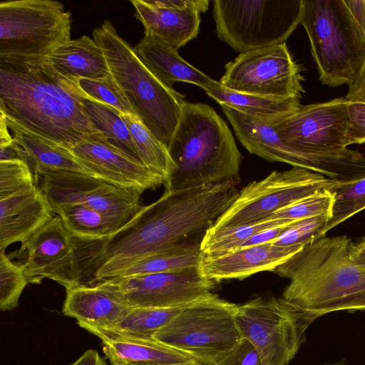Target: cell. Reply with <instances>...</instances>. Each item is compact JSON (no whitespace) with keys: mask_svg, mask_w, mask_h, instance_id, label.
Here are the masks:
<instances>
[{"mask_svg":"<svg viewBox=\"0 0 365 365\" xmlns=\"http://www.w3.org/2000/svg\"><path fill=\"white\" fill-rule=\"evenodd\" d=\"M135 143L140 161L161 175L164 185L170 178L173 162L168 150L135 115L120 114Z\"/></svg>","mask_w":365,"mask_h":365,"instance_id":"29","label":"cell"},{"mask_svg":"<svg viewBox=\"0 0 365 365\" xmlns=\"http://www.w3.org/2000/svg\"><path fill=\"white\" fill-rule=\"evenodd\" d=\"M225 68L220 83L231 91L299 99L304 92L302 68L293 59L286 43L240 53Z\"/></svg>","mask_w":365,"mask_h":365,"instance_id":"12","label":"cell"},{"mask_svg":"<svg viewBox=\"0 0 365 365\" xmlns=\"http://www.w3.org/2000/svg\"><path fill=\"white\" fill-rule=\"evenodd\" d=\"M111 365H118V364H111Z\"/></svg>","mask_w":365,"mask_h":365,"instance_id":"52","label":"cell"},{"mask_svg":"<svg viewBox=\"0 0 365 365\" xmlns=\"http://www.w3.org/2000/svg\"><path fill=\"white\" fill-rule=\"evenodd\" d=\"M29 283L20 264L0 252V309L11 310L19 305V298Z\"/></svg>","mask_w":365,"mask_h":365,"instance_id":"35","label":"cell"},{"mask_svg":"<svg viewBox=\"0 0 365 365\" xmlns=\"http://www.w3.org/2000/svg\"><path fill=\"white\" fill-rule=\"evenodd\" d=\"M4 116L9 128L13 131L14 140L21 148L24 162L34 175L36 183L38 177L48 173L68 171L89 175L68 149Z\"/></svg>","mask_w":365,"mask_h":365,"instance_id":"23","label":"cell"},{"mask_svg":"<svg viewBox=\"0 0 365 365\" xmlns=\"http://www.w3.org/2000/svg\"><path fill=\"white\" fill-rule=\"evenodd\" d=\"M71 365H107V363L96 350L88 349Z\"/></svg>","mask_w":365,"mask_h":365,"instance_id":"46","label":"cell"},{"mask_svg":"<svg viewBox=\"0 0 365 365\" xmlns=\"http://www.w3.org/2000/svg\"><path fill=\"white\" fill-rule=\"evenodd\" d=\"M213 363L215 365H262L255 348L245 339Z\"/></svg>","mask_w":365,"mask_h":365,"instance_id":"39","label":"cell"},{"mask_svg":"<svg viewBox=\"0 0 365 365\" xmlns=\"http://www.w3.org/2000/svg\"><path fill=\"white\" fill-rule=\"evenodd\" d=\"M334 195L331 215L318 240L328 231L365 209V178L351 182L334 181L329 190Z\"/></svg>","mask_w":365,"mask_h":365,"instance_id":"33","label":"cell"},{"mask_svg":"<svg viewBox=\"0 0 365 365\" xmlns=\"http://www.w3.org/2000/svg\"><path fill=\"white\" fill-rule=\"evenodd\" d=\"M239 182L165 190L158 200L143 206L130 222L106 238L95 283L113 278L137 262L205 232L235 200Z\"/></svg>","mask_w":365,"mask_h":365,"instance_id":"1","label":"cell"},{"mask_svg":"<svg viewBox=\"0 0 365 365\" xmlns=\"http://www.w3.org/2000/svg\"><path fill=\"white\" fill-rule=\"evenodd\" d=\"M302 0H215L218 38L240 53L286 43L300 24Z\"/></svg>","mask_w":365,"mask_h":365,"instance_id":"7","label":"cell"},{"mask_svg":"<svg viewBox=\"0 0 365 365\" xmlns=\"http://www.w3.org/2000/svg\"><path fill=\"white\" fill-rule=\"evenodd\" d=\"M97 283L111 289L131 307L169 308L187 305L207 295L216 282L205 277L197 266Z\"/></svg>","mask_w":365,"mask_h":365,"instance_id":"14","label":"cell"},{"mask_svg":"<svg viewBox=\"0 0 365 365\" xmlns=\"http://www.w3.org/2000/svg\"><path fill=\"white\" fill-rule=\"evenodd\" d=\"M71 13L52 0L0 3V58L47 57L71 40Z\"/></svg>","mask_w":365,"mask_h":365,"instance_id":"9","label":"cell"},{"mask_svg":"<svg viewBox=\"0 0 365 365\" xmlns=\"http://www.w3.org/2000/svg\"><path fill=\"white\" fill-rule=\"evenodd\" d=\"M305 245L279 246L270 242L239 247L218 256L202 255L199 268L205 277L215 282L243 279L258 272H272Z\"/></svg>","mask_w":365,"mask_h":365,"instance_id":"16","label":"cell"},{"mask_svg":"<svg viewBox=\"0 0 365 365\" xmlns=\"http://www.w3.org/2000/svg\"><path fill=\"white\" fill-rule=\"evenodd\" d=\"M315 319L311 314L275 297H258L238 305L236 317L242 338L255 348L262 365L288 364Z\"/></svg>","mask_w":365,"mask_h":365,"instance_id":"10","label":"cell"},{"mask_svg":"<svg viewBox=\"0 0 365 365\" xmlns=\"http://www.w3.org/2000/svg\"><path fill=\"white\" fill-rule=\"evenodd\" d=\"M359 243L362 244V245H365V237H364L360 242Z\"/></svg>","mask_w":365,"mask_h":365,"instance_id":"51","label":"cell"},{"mask_svg":"<svg viewBox=\"0 0 365 365\" xmlns=\"http://www.w3.org/2000/svg\"><path fill=\"white\" fill-rule=\"evenodd\" d=\"M300 24L319 81L331 87L354 83L365 64V34L344 0H302Z\"/></svg>","mask_w":365,"mask_h":365,"instance_id":"6","label":"cell"},{"mask_svg":"<svg viewBox=\"0 0 365 365\" xmlns=\"http://www.w3.org/2000/svg\"><path fill=\"white\" fill-rule=\"evenodd\" d=\"M165 365H215L213 362L193 358L189 361Z\"/></svg>","mask_w":365,"mask_h":365,"instance_id":"49","label":"cell"},{"mask_svg":"<svg viewBox=\"0 0 365 365\" xmlns=\"http://www.w3.org/2000/svg\"><path fill=\"white\" fill-rule=\"evenodd\" d=\"M135 16L150 32L178 50L197 37L200 18L195 9L177 10L156 5L152 0H131Z\"/></svg>","mask_w":365,"mask_h":365,"instance_id":"22","label":"cell"},{"mask_svg":"<svg viewBox=\"0 0 365 365\" xmlns=\"http://www.w3.org/2000/svg\"><path fill=\"white\" fill-rule=\"evenodd\" d=\"M348 237H323L306 245L272 272L289 279L281 298L317 319L339 301L365 291V269L350 259Z\"/></svg>","mask_w":365,"mask_h":365,"instance_id":"4","label":"cell"},{"mask_svg":"<svg viewBox=\"0 0 365 365\" xmlns=\"http://www.w3.org/2000/svg\"><path fill=\"white\" fill-rule=\"evenodd\" d=\"M349 99L301 105L294 113L272 124L282 141L302 152L334 153L347 149L350 127Z\"/></svg>","mask_w":365,"mask_h":365,"instance_id":"13","label":"cell"},{"mask_svg":"<svg viewBox=\"0 0 365 365\" xmlns=\"http://www.w3.org/2000/svg\"><path fill=\"white\" fill-rule=\"evenodd\" d=\"M36 186L34 175L22 160L0 161V200Z\"/></svg>","mask_w":365,"mask_h":365,"instance_id":"37","label":"cell"},{"mask_svg":"<svg viewBox=\"0 0 365 365\" xmlns=\"http://www.w3.org/2000/svg\"><path fill=\"white\" fill-rule=\"evenodd\" d=\"M110 72L135 115L168 148L178 125L185 96L161 82L106 19L93 31Z\"/></svg>","mask_w":365,"mask_h":365,"instance_id":"5","label":"cell"},{"mask_svg":"<svg viewBox=\"0 0 365 365\" xmlns=\"http://www.w3.org/2000/svg\"><path fill=\"white\" fill-rule=\"evenodd\" d=\"M101 339L104 354L111 364L165 365L183 363L193 359L154 337L127 335L107 329H85Z\"/></svg>","mask_w":365,"mask_h":365,"instance_id":"20","label":"cell"},{"mask_svg":"<svg viewBox=\"0 0 365 365\" xmlns=\"http://www.w3.org/2000/svg\"><path fill=\"white\" fill-rule=\"evenodd\" d=\"M345 97L349 100L365 101V64L357 79L349 86Z\"/></svg>","mask_w":365,"mask_h":365,"instance_id":"44","label":"cell"},{"mask_svg":"<svg viewBox=\"0 0 365 365\" xmlns=\"http://www.w3.org/2000/svg\"><path fill=\"white\" fill-rule=\"evenodd\" d=\"M78 84L87 98L106 103L122 114L135 115L131 106L111 73L103 78L79 79Z\"/></svg>","mask_w":365,"mask_h":365,"instance_id":"34","label":"cell"},{"mask_svg":"<svg viewBox=\"0 0 365 365\" xmlns=\"http://www.w3.org/2000/svg\"><path fill=\"white\" fill-rule=\"evenodd\" d=\"M141 194L138 190L118 187L96 178L84 192L81 204L101 214L113 234L142 209Z\"/></svg>","mask_w":365,"mask_h":365,"instance_id":"24","label":"cell"},{"mask_svg":"<svg viewBox=\"0 0 365 365\" xmlns=\"http://www.w3.org/2000/svg\"><path fill=\"white\" fill-rule=\"evenodd\" d=\"M205 93L220 106H226L268 123H273L294 113L301 106L299 98H277L241 93L229 90L221 84L217 88Z\"/></svg>","mask_w":365,"mask_h":365,"instance_id":"26","label":"cell"},{"mask_svg":"<svg viewBox=\"0 0 365 365\" xmlns=\"http://www.w3.org/2000/svg\"><path fill=\"white\" fill-rule=\"evenodd\" d=\"M334 194L328 190L317 191L274 213L269 219L300 220L317 216L331 217Z\"/></svg>","mask_w":365,"mask_h":365,"instance_id":"36","label":"cell"},{"mask_svg":"<svg viewBox=\"0 0 365 365\" xmlns=\"http://www.w3.org/2000/svg\"><path fill=\"white\" fill-rule=\"evenodd\" d=\"M70 233L82 239H103L112 234L106 220L96 210L82 204L52 207Z\"/></svg>","mask_w":365,"mask_h":365,"instance_id":"31","label":"cell"},{"mask_svg":"<svg viewBox=\"0 0 365 365\" xmlns=\"http://www.w3.org/2000/svg\"><path fill=\"white\" fill-rule=\"evenodd\" d=\"M348 108L350 117L348 144L365 143V101L349 100Z\"/></svg>","mask_w":365,"mask_h":365,"instance_id":"40","label":"cell"},{"mask_svg":"<svg viewBox=\"0 0 365 365\" xmlns=\"http://www.w3.org/2000/svg\"><path fill=\"white\" fill-rule=\"evenodd\" d=\"M134 50L148 69L170 88L179 81L195 84L205 91L217 88L220 85V81L182 59L178 50L150 32L144 31V36L134 46Z\"/></svg>","mask_w":365,"mask_h":365,"instance_id":"21","label":"cell"},{"mask_svg":"<svg viewBox=\"0 0 365 365\" xmlns=\"http://www.w3.org/2000/svg\"><path fill=\"white\" fill-rule=\"evenodd\" d=\"M344 2L365 34V0H344Z\"/></svg>","mask_w":365,"mask_h":365,"instance_id":"45","label":"cell"},{"mask_svg":"<svg viewBox=\"0 0 365 365\" xmlns=\"http://www.w3.org/2000/svg\"><path fill=\"white\" fill-rule=\"evenodd\" d=\"M47 57L59 73L73 79L99 78L110 74L102 49L88 36L71 39Z\"/></svg>","mask_w":365,"mask_h":365,"instance_id":"25","label":"cell"},{"mask_svg":"<svg viewBox=\"0 0 365 365\" xmlns=\"http://www.w3.org/2000/svg\"><path fill=\"white\" fill-rule=\"evenodd\" d=\"M168 150L173 168L165 190L240 181L242 156L227 123L207 104L185 102Z\"/></svg>","mask_w":365,"mask_h":365,"instance_id":"3","label":"cell"},{"mask_svg":"<svg viewBox=\"0 0 365 365\" xmlns=\"http://www.w3.org/2000/svg\"><path fill=\"white\" fill-rule=\"evenodd\" d=\"M327 365H347V364L340 362V363H335V364H327Z\"/></svg>","mask_w":365,"mask_h":365,"instance_id":"50","label":"cell"},{"mask_svg":"<svg viewBox=\"0 0 365 365\" xmlns=\"http://www.w3.org/2000/svg\"><path fill=\"white\" fill-rule=\"evenodd\" d=\"M83 105L93 127L108 143L140 161L130 130L118 110L87 97L84 98Z\"/></svg>","mask_w":365,"mask_h":365,"instance_id":"27","label":"cell"},{"mask_svg":"<svg viewBox=\"0 0 365 365\" xmlns=\"http://www.w3.org/2000/svg\"><path fill=\"white\" fill-rule=\"evenodd\" d=\"M86 97L48 57L0 58V111L66 149L98 133L84 110Z\"/></svg>","mask_w":365,"mask_h":365,"instance_id":"2","label":"cell"},{"mask_svg":"<svg viewBox=\"0 0 365 365\" xmlns=\"http://www.w3.org/2000/svg\"><path fill=\"white\" fill-rule=\"evenodd\" d=\"M68 150L90 175L114 186L143 193L164 185L161 175L111 145L99 132Z\"/></svg>","mask_w":365,"mask_h":365,"instance_id":"15","label":"cell"},{"mask_svg":"<svg viewBox=\"0 0 365 365\" xmlns=\"http://www.w3.org/2000/svg\"><path fill=\"white\" fill-rule=\"evenodd\" d=\"M334 180L302 168L273 171L244 187L210 227L250 225L269 220L276 212L317 191L329 190Z\"/></svg>","mask_w":365,"mask_h":365,"instance_id":"11","label":"cell"},{"mask_svg":"<svg viewBox=\"0 0 365 365\" xmlns=\"http://www.w3.org/2000/svg\"><path fill=\"white\" fill-rule=\"evenodd\" d=\"M238 304L212 292L184 307L154 338L193 358L214 362L242 339Z\"/></svg>","mask_w":365,"mask_h":365,"instance_id":"8","label":"cell"},{"mask_svg":"<svg viewBox=\"0 0 365 365\" xmlns=\"http://www.w3.org/2000/svg\"><path fill=\"white\" fill-rule=\"evenodd\" d=\"M131 309L102 283L66 289L62 312L83 328H113Z\"/></svg>","mask_w":365,"mask_h":365,"instance_id":"19","label":"cell"},{"mask_svg":"<svg viewBox=\"0 0 365 365\" xmlns=\"http://www.w3.org/2000/svg\"><path fill=\"white\" fill-rule=\"evenodd\" d=\"M294 222L274 226L259 231L252 236L240 247L270 243L277 239L284 231L285 229H287Z\"/></svg>","mask_w":365,"mask_h":365,"instance_id":"41","label":"cell"},{"mask_svg":"<svg viewBox=\"0 0 365 365\" xmlns=\"http://www.w3.org/2000/svg\"><path fill=\"white\" fill-rule=\"evenodd\" d=\"M6 118L2 112H0V147L11 145L14 138L10 135Z\"/></svg>","mask_w":365,"mask_h":365,"instance_id":"48","label":"cell"},{"mask_svg":"<svg viewBox=\"0 0 365 365\" xmlns=\"http://www.w3.org/2000/svg\"><path fill=\"white\" fill-rule=\"evenodd\" d=\"M156 5L177 10L195 9L205 12L209 6L207 0H152Z\"/></svg>","mask_w":365,"mask_h":365,"instance_id":"43","label":"cell"},{"mask_svg":"<svg viewBox=\"0 0 365 365\" xmlns=\"http://www.w3.org/2000/svg\"><path fill=\"white\" fill-rule=\"evenodd\" d=\"M364 311L365 310V291L346 297L329 307L324 314L337 311Z\"/></svg>","mask_w":365,"mask_h":365,"instance_id":"42","label":"cell"},{"mask_svg":"<svg viewBox=\"0 0 365 365\" xmlns=\"http://www.w3.org/2000/svg\"><path fill=\"white\" fill-rule=\"evenodd\" d=\"M350 259L356 266L365 269V245L359 242L351 244Z\"/></svg>","mask_w":365,"mask_h":365,"instance_id":"47","label":"cell"},{"mask_svg":"<svg viewBox=\"0 0 365 365\" xmlns=\"http://www.w3.org/2000/svg\"><path fill=\"white\" fill-rule=\"evenodd\" d=\"M53 213L37 186L0 200V252L11 244L26 241L54 217Z\"/></svg>","mask_w":365,"mask_h":365,"instance_id":"17","label":"cell"},{"mask_svg":"<svg viewBox=\"0 0 365 365\" xmlns=\"http://www.w3.org/2000/svg\"><path fill=\"white\" fill-rule=\"evenodd\" d=\"M298 220L269 219L259 222L239 226L209 228L200 241L202 255L214 257L226 254L240 247L257 232L274 226L292 223Z\"/></svg>","mask_w":365,"mask_h":365,"instance_id":"30","label":"cell"},{"mask_svg":"<svg viewBox=\"0 0 365 365\" xmlns=\"http://www.w3.org/2000/svg\"><path fill=\"white\" fill-rule=\"evenodd\" d=\"M200 241L190 240L174 248L151 255L123 269L115 277L145 275L197 267L202 258Z\"/></svg>","mask_w":365,"mask_h":365,"instance_id":"28","label":"cell"},{"mask_svg":"<svg viewBox=\"0 0 365 365\" xmlns=\"http://www.w3.org/2000/svg\"><path fill=\"white\" fill-rule=\"evenodd\" d=\"M329 219L324 215L300 220L285 229L271 243L279 246L309 244L318 240L320 231Z\"/></svg>","mask_w":365,"mask_h":365,"instance_id":"38","label":"cell"},{"mask_svg":"<svg viewBox=\"0 0 365 365\" xmlns=\"http://www.w3.org/2000/svg\"><path fill=\"white\" fill-rule=\"evenodd\" d=\"M76 243V237L70 233L58 215L21 243L16 256L24 259L20 265L29 283H41L47 272L73 252Z\"/></svg>","mask_w":365,"mask_h":365,"instance_id":"18","label":"cell"},{"mask_svg":"<svg viewBox=\"0 0 365 365\" xmlns=\"http://www.w3.org/2000/svg\"><path fill=\"white\" fill-rule=\"evenodd\" d=\"M185 306L169 308L131 307L120 322L113 328L107 329L127 335L153 337Z\"/></svg>","mask_w":365,"mask_h":365,"instance_id":"32","label":"cell"}]
</instances>
